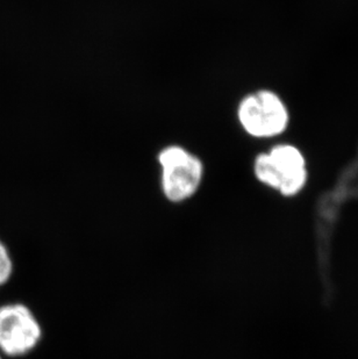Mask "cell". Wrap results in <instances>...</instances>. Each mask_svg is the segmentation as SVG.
Instances as JSON below:
<instances>
[{
	"mask_svg": "<svg viewBox=\"0 0 358 359\" xmlns=\"http://www.w3.org/2000/svg\"><path fill=\"white\" fill-rule=\"evenodd\" d=\"M161 190L168 201L183 203L194 197L203 184V162L180 146H168L159 151Z\"/></svg>",
	"mask_w": 358,
	"mask_h": 359,
	"instance_id": "obj_3",
	"label": "cell"
},
{
	"mask_svg": "<svg viewBox=\"0 0 358 359\" xmlns=\"http://www.w3.org/2000/svg\"><path fill=\"white\" fill-rule=\"evenodd\" d=\"M0 359H3V355H1V353H0Z\"/></svg>",
	"mask_w": 358,
	"mask_h": 359,
	"instance_id": "obj_6",
	"label": "cell"
},
{
	"mask_svg": "<svg viewBox=\"0 0 358 359\" xmlns=\"http://www.w3.org/2000/svg\"><path fill=\"white\" fill-rule=\"evenodd\" d=\"M14 263L6 244L0 241V288L11 280L13 276Z\"/></svg>",
	"mask_w": 358,
	"mask_h": 359,
	"instance_id": "obj_5",
	"label": "cell"
},
{
	"mask_svg": "<svg viewBox=\"0 0 358 359\" xmlns=\"http://www.w3.org/2000/svg\"><path fill=\"white\" fill-rule=\"evenodd\" d=\"M44 329L34 312L21 302L0 306V353L20 358L40 346Z\"/></svg>",
	"mask_w": 358,
	"mask_h": 359,
	"instance_id": "obj_4",
	"label": "cell"
},
{
	"mask_svg": "<svg viewBox=\"0 0 358 359\" xmlns=\"http://www.w3.org/2000/svg\"><path fill=\"white\" fill-rule=\"evenodd\" d=\"M253 176L264 187L285 198L297 197L308 183L307 161L291 143H278L255 157Z\"/></svg>",
	"mask_w": 358,
	"mask_h": 359,
	"instance_id": "obj_1",
	"label": "cell"
},
{
	"mask_svg": "<svg viewBox=\"0 0 358 359\" xmlns=\"http://www.w3.org/2000/svg\"><path fill=\"white\" fill-rule=\"evenodd\" d=\"M237 120L244 132L255 139L283 135L290 125V111L277 92L260 88L241 99Z\"/></svg>",
	"mask_w": 358,
	"mask_h": 359,
	"instance_id": "obj_2",
	"label": "cell"
}]
</instances>
